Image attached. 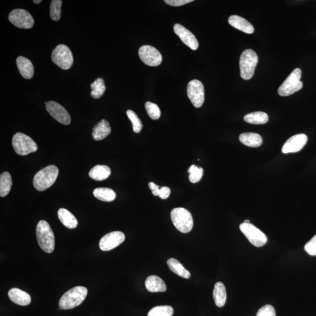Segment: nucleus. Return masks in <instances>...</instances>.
I'll list each match as a JSON object with an SVG mask.
<instances>
[{"label": "nucleus", "mask_w": 316, "mask_h": 316, "mask_svg": "<svg viewBox=\"0 0 316 316\" xmlns=\"http://www.w3.org/2000/svg\"><path fill=\"white\" fill-rule=\"evenodd\" d=\"M59 174V170L54 166H48L38 172L34 178V186L37 190L42 192L54 184Z\"/></svg>", "instance_id": "f257e3e1"}, {"label": "nucleus", "mask_w": 316, "mask_h": 316, "mask_svg": "<svg viewBox=\"0 0 316 316\" xmlns=\"http://www.w3.org/2000/svg\"><path fill=\"white\" fill-rule=\"evenodd\" d=\"M36 234L40 248L46 253L52 252L54 249V236L47 222L40 220L38 223Z\"/></svg>", "instance_id": "f03ea898"}, {"label": "nucleus", "mask_w": 316, "mask_h": 316, "mask_svg": "<svg viewBox=\"0 0 316 316\" xmlns=\"http://www.w3.org/2000/svg\"><path fill=\"white\" fill-rule=\"evenodd\" d=\"M88 290L84 286H76L66 292L62 296L59 306L61 309L68 310L78 306L86 298Z\"/></svg>", "instance_id": "7ed1b4c3"}, {"label": "nucleus", "mask_w": 316, "mask_h": 316, "mask_svg": "<svg viewBox=\"0 0 316 316\" xmlns=\"http://www.w3.org/2000/svg\"><path fill=\"white\" fill-rule=\"evenodd\" d=\"M170 217L174 226L180 232L188 233L193 228V218L188 210L182 208H175L172 210Z\"/></svg>", "instance_id": "20e7f679"}, {"label": "nucleus", "mask_w": 316, "mask_h": 316, "mask_svg": "<svg viewBox=\"0 0 316 316\" xmlns=\"http://www.w3.org/2000/svg\"><path fill=\"white\" fill-rule=\"evenodd\" d=\"M258 58L252 50L243 52L240 60V74L244 80H250L253 77Z\"/></svg>", "instance_id": "39448f33"}, {"label": "nucleus", "mask_w": 316, "mask_h": 316, "mask_svg": "<svg viewBox=\"0 0 316 316\" xmlns=\"http://www.w3.org/2000/svg\"><path fill=\"white\" fill-rule=\"evenodd\" d=\"M301 76L302 70L300 68H295L280 85L278 89V94L280 96H288L300 90L303 88Z\"/></svg>", "instance_id": "423d86ee"}, {"label": "nucleus", "mask_w": 316, "mask_h": 316, "mask_svg": "<svg viewBox=\"0 0 316 316\" xmlns=\"http://www.w3.org/2000/svg\"><path fill=\"white\" fill-rule=\"evenodd\" d=\"M12 144L16 152L22 156H27L38 150L36 142L30 136L23 133L16 134L13 136Z\"/></svg>", "instance_id": "0eeeda50"}, {"label": "nucleus", "mask_w": 316, "mask_h": 316, "mask_svg": "<svg viewBox=\"0 0 316 316\" xmlns=\"http://www.w3.org/2000/svg\"><path fill=\"white\" fill-rule=\"evenodd\" d=\"M52 60L62 70H70L74 64L73 54L68 46L65 44H59L52 54Z\"/></svg>", "instance_id": "6e6552de"}, {"label": "nucleus", "mask_w": 316, "mask_h": 316, "mask_svg": "<svg viewBox=\"0 0 316 316\" xmlns=\"http://www.w3.org/2000/svg\"><path fill=\"white\" fill-rule=\"evenodd\" d=\"M240 229L252 244L260 247L267 242V236L263 232L253 224L243 222L240 226Z\"/></svg>", "instance_id": "1a4fd4ad"}, {"label": "nucleus", "mask_w": 316, "mask_h": 316, "mask_svg": "<svg viewBox=\"0 0 316 316\" xmlns=\"http://www.w3.org/2000/svg\"><path fill=\"white\" fill-rule=\"evenodd\" d=\"M8 19L14 26L22 29L32 28L34 20L30 12L23 9H16L10 14Z\"/></svg>", "instance_id": "9d476101"}, {"label": "nucleus", "mask_w": 316, "mask_h": 316, "mask_svg": "<svg viewBox=\"0 0 316 316\" xmlns=\"http://www.w3.org/2000/svg\"><path fill=\"white\" fill-rule=\"evenodd\" d=\"M188 98L195 108H201L204 102V84L198 80H192L187 88Z\"/></svg>", "instance_id": "9b49d317"}, {"label": "nucleus", "mask_w": 316, "mask_h": 316, "mask_svg": "<svg viewBox=\"0 0 316 316\" xmlns=\"http://www.w3.org/2000/svg\"><path fill=\"white\" fill-rule=\"evenodd\" d=\"M140 60L150 66H158L162 63V56L159 50L150 46H144L138 51Z\"/></svg>", "instance_id": "f8f14e48"}, {"label": "nucleus", "mask_w": 316, "mask_h": 316, "mask_svg": "<svg viewBox=\"0 0 316 316\" xmlns=\"http://www.w3.org/2000/svg\"><path fill=\"white\" fill-rule=\"evenodd\" d=\"M46 110L57 122L64 125L70 124L71 118L66 110L56 102H46Z\"/></svg>", "instance_id": "ddd939ff"}, {"label": "nucleus", "mask_w": 316, "mask_h": 316, "mask_svg": "<svg viewBox=\"0 0 316 316\" xmlns=\"http://www.w3.org/2000/svg\"><path fill=\"white\" fill-rule=\"evenodd\" d=\"M126 236L121 232H113L102 236L100 241V248L103 252H108L116 248L124 242Z\"/></svg>", "instance_id": "4468645a"}, {"label": "nucleus", "mask_w": 316, "mask_h": 316, "mask_svg": "<svg viewBox=\"0 0 316 316\" xmlns=\"http://www.w3.org/2000/svg\"><path fill=\"white\" fill-rule=\"evenodd\" d=\"M308 140L307 136L304 134L294 136L285 142L282 148V152L284 154L298 152L306 146Z\"/></svg>", "instance_id": "2eb2a0df"}, {"label": "nucleus", "mask_w": 316, "mask_h": 316, "mask_svg": "<svg viewBox=\"0 0 316 316\" xmlns=\"http://www.w3.org/2000/svg\"><path fill=\"white\" fill-rule=\"evenodd\" d=\"M175 34L180 38V39L186 46L192 50H196L198 47V42L196 38L190 30L185 28L180 24H176L174 26Z\"/></svg>", "instance_id": "dca6fc26"}, {"label": "nucleus", "mask_w": 316, "mask_h": 316, "mask_svg": "<svg viewBox=\"0 0 316 316\" xmlns=\"http://www.w3.org/2000/svg\"><path fill=\"white\" fill-rule=\"evenodd\" d=\"M228 23L234 28L241 30L243 32L252 34L254 32V28L252 24L242 16H230L228 18Z\"/></svg>", "instance_id": "f3484780"}, {"label": "nucleus", "mask_w": 316, "mask_h": 316, "mask_svg": "<svg viewBox=\"0 0 316 316\" xmlns=\"http://www.w3.org/2000/svg\"><path fill=\"white\" fill-rule=\"evenodd\" d=\"M8 297L13 303L20 306H28L32 302L30 295L18 288H12L8 292Z\"/></svg>", "instance_id": "a211bd4d"}, {"label": "nucleus", "mask_w": 316, "mask_h": 316, "mask_svg": "<svg viewBox=\"0 0 316 316\" xmlns=\"http://www.w3.org/2000/svg\"><path fill=\"white\" fill-rule=\"evenodd\" d=\"M112 132L110 125L106 120H102L96 124L92 132V138L96 140L104 139Z\"/></svg>", "instance_id": "6ab92c4d"}, {"label": "nucleus", "mask_w": 316, "mask_h": 316, "mask_svg": "<svg viewBox=\"0 0 316 316\" xmlns=\"http://www.w3.org/2000/svg\"><path fill=\"white\" fill-rule=\"evenodd\" d=\"M16 62L20 73L24 78L30 79L33 77L34 68L32 62L25 57L20 56L17 58Z\"/></svg>", "instance_id": "aec40b11"}, {"label": "nucleus", "mask_w": 316, "mask_h": 316, "mask_svg": "<svg viewBox=\"0 0 316 316\" xmlns=\"http://www.w3.org/2000/svg\"><path fill=\"white\" fill-rule=\"evenodd\" d=\"M146 290L150 292H163L166 290V285L160 278L150 276L146 278L145 282Z\"/></svg>", "instance_id": "412c9836"}, {"label": "nucleus", "mask_w": 316, "mask_h": 316, "mask_svg": "<svg viewBox=\"0 0 316 316\" xmlns=\"http://www.w3.org/2000/svg\"><path fill=\"white\" fill-rule=\"evenodd\" d=\"M239 140L244 145L249 147H259L262 144V137L256 133H242L240 136Z\"/></svg>", "instance_id": "4be33fe9"}, {"label": "nucleus", "mask_w": 316, "mask_h": 316, "mask_svg": "<svg viewBox=\"0 0 316 316\" xmlns=\"http://www.w3.org/2000/svg\"><path fill=\"white\" fill-rule=\"evenodd\" d=\"M58 214L60 221L66 228L74 229L78 226V220L68 210L64 208H60L58 210Z\"/></svg>", "instance_id": "5701e85b"}, {"label": "nucleus", "mask_w": 316, "mask_h": 316, "mask_svg": "<svg viewBox=\"0 0 316 316\" xmlns=\"http://www.w3.org/2000/svg\"><path fill=\"white\" fill-rule=\"evenodd\" d=\"M89 176L97 181L106 180L111 174V170L106 166H96L89 172Z\"/></svg>", "instance_id": "b1692460"}, {"label": "nucleus", "mask_w": 316, "mask_h": 316, "mask_svg": "<svg viewBox=\"0 0 316 316\" xmlns=\"http://www.w3.org/2000/svg\"><path fill=\"white\" fill-rule=\"evenodd\" d=\"M214 298L215 304L219 308L224 306L226 300V293L224 284L218 282L214 285Z\"/></svg>", "instance_id": "393cba45"}, {"label": "nucleus", "mask_w": 316, "mask_h": 316, "mask_svg": "<svg viewBox=\"0 0 316 316\" xmlns=\"http://www.w3.org/2000/svg\"><path fill=\"white\" fill-rule=\"evenodd\" d=\"M167 264L170 269L178 276L188 279L190 277V273L182 265V264L175 258H170L168 260Z\"/></svg>", "instance_id": "a878e982"}, {"label": "nucleus", "mask_w": 316, "mask_h": 316, "mask_svg": "<svg viewBox=\"0 0 316 316\" xmlns=\"http://www.w3.org/2000/svg\"><path fill=\"white\" fill-rule=\"evenodd\" d=\"M268 116L266 113L262 112H256L246 114L244 120L247 123L252 124H265L268 122Z\"/></svg>", "instance_id": "bb28decb"}, {"label": "nucleus", "mask_w": 316, "mask_h": 316, "mask_svg": "<svg viewBox=\"0 0 316 316\" xmlns=\"http://www.w3.org/2000/svg\"><path fill=\"white\" fill-rule=\"evenodd\" d=\"M96 198L102 202H110L115 200L116 194L114 190L107 188H96L94 191Z\"/></svg>", "instance_id": "cd10ccee"}, {"label": "nucleus", "mask_w": 316, "mask_h": 316, "mask_svg": "<svg viewBox=\"0 0 316 316\" xmlns=\"http://www.w3.org/2000/svg\"><path fill=\"white\" fill-rule=\"evenodd\" d=\"M12 182L11 174L8 172H4L0 176V196L5 197L11 190Z\"/></svg>", "instance_id": "c85d7f7f"}, {"label": "nucleus", "mask_w": 316, "mask_h": 316, "mask_svg": "<svg viewBox=\"0 0 316 316\" xmlns=\"http://www.w3.org/2000/svg\"><path fill=\"white\" fill-rule=\"evenodd\" d=\"M91 96L92 98L98 99L101 98L106 90L104 80L102 78H98L91 84Z\"/></svg>", "instance_id": "c756f323"}, {"label": "nucleus", "mask_w": 316, "mask_h": 316, "mask_svg": "<svg viewBox=\"0 0 316 316\" xmlns=\"http://www.w3.org/2000/svg\"><path fill=\"white\" fill-rule=\"evenodd\" d=\"M174 308L170 306H158L151 308L148 316H172Z\"/></svg>", "instance_id": "7c9ffc66"}, {"label": "nucleus", "mask_w": 316, "mask_h": 316, "mask_svg": "<svg viewBox=\"0 0 316 316\" xmlns=\"http://www.w3.org/2000/svg\"><path fill=\"white\" fill-rule=\"evenodd\" d=\"M204 170L202 168H198L195 164H192L188 170V172L190 174V176H188L190 180L193 184L198 183L202 180V175H204Z\"/></svg>", "instance_id": "2f4dec72"}, {"label": "nucleus", "mask_w": 316, "mask_h": 316, "mask_svg": "<svg viewBox=\"0 0 316 316\" xmlns=\"http://www.w3.org/2000/svg\"><path fill=\"white\" fill-rule=\"evenodd\" d=\"M62 1L61 0H53L51 2L50 16L52 20L58 22L60 19L61 6Z\"/></svg>", "instance_id": "473e14b6"}, {"label": "nucleus", "mask_w": 316, "mask_h": 316, "mask_svg": "<svg viewBox=\"0 0 316 316\" xmlns=\"http://www.w3.org/2000/svg\"><path fill=\"white\" fill-rule=\"evenodd\" d=\"M126 115L132 122L134 132L140 133L142 132L143 126L142 123L140 122L136 113L128 110L126 111Z\"/></svg>", "instance_id": "72a5a7b5"}, {"label": "nucleus", "mask_w": 316, "mask_h": 316, "mask_svg": "<svg viewBox=\"0 0 316 316\" xmlns=\"http://www.w3.org/2000/svg\"><path fill=\"white\" fill-rule=\"evenodd\" d=\"M145 108L147 114L152 120H158L160 116V110L158 106L154 103L148 102L146 103Z\"/></svg>", "instance_id": "f704fd0d"}, {"label": "nucleus", "mask_w": 316, "mask_h": 316, "mask_svg": "<svg viewBox=\"0 0 316 316\" xmlns=\"http://www.w3.org/2000/svg\"><path fill=\"white\" fill-rule=\"evenodd\" d=\"M256 316H276V310L272 306L266 304L260 308Z\"/></svg>", "instance_id": "c9c22d12"}, {"label": "nucleus", "mask_w": 316, "mask_h": 316, "mask_svg": "<svg viewBox=\"0 0 316 316\" xmlns=\"http://www.w3.org/2000/svg\"><path fill=\"white\" fill-rule=\"evenodd\" d=\"M304 250L309 255L316 256V235L305 245Z\"/></svg>", "instance_id": "e433bc0d"}, {"label": "nucleus", "mask_w": 316, "mask_h": 316, "mask_svg": "<svg viewBox=\"0 0 316 316\" xmlns=\"http://www.w3.org/2000/svg\"><path fill=\"white\" fill-rule=\"evenodd\" d=\"M193 2V0H166L164 2L171 6H180Z\"/></svg>", "instance_id": "4c0bfd02"}, {"label": "nucleus", "mask_w": 316, "mask_h": 316, "mask_svg": "<svg viewBox=\"0 0 316 316\" xmlns=\"http://www.w3.org/2000/svg\"><path fill=\"white\" fill-rule=\"evenodd\" d=\"M170 194V188L164 186L160 188L159 192V196L160 198L166 199L169 198Z\"/></svg>", "instance_id": "58836bf2"}, {"label": "nucleus", "mask_w": 316, "mask_h": 316, "mask_svg": "<svg viewBox=\"0 0 316 316\" xmlns=\"http://www.w3.org/2000/svg\"><path fill=\"white\" fill-rule=\"evenodd\" d=\"M149 188L151 191H152V193L154 196H157L159 195V192L160 190V187L158 186V185L154 183V182H150L148 184Z\"/></svg>", "instance_id": "ea45409f"}, {"label": "nucleus", "mask_w": 316, "mask_h": 316, "mask_svg": "<svg viewBox=\"0 0 316 316\" xmlns=\"http://www.w3.org/2000/svg\"><path fill=\"white\" fill-rule=\"evenodd\" d=\"M41 2H42L41 0H34V2L36 3V4H40V3Z\"/></svg>", "instance_id": "a19ab883"}, {"label": "nucleus", "mask_w": 316, "mask_h": 316, "mask_svg": "<svg viewBox=\"0 0 316 316\" xmlns=\"http://www.w3.org/2000/svg\"><path fill=\"white\" fill-rule=\"evenodd\" d=\"M244 222L246 223V224H249V223H250V221L249 220H246Z\"/></svg>", "instance_id": "79ce46f5"}]
</instances>
